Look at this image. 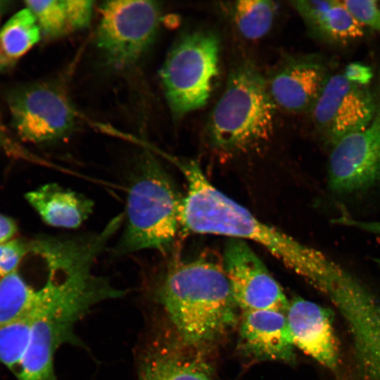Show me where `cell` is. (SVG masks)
Returning a JSON list of instances; mask_svg holds the SVG:
<instances>
[{
	"instance_id": "cell-1",
	"label": "cell",
	"mask_w": 380,
	"mask_h": 380,
	"mask_svg": "<svg viewBox=\"0 0 380 380\" xmlns=\"http://www.w3.org/2000/svg\"><path fill=\"white\" fill-rule=\"evenodd\" d=\"M178 163L187 185L181 200L179 221L186 231L254 241L312 287L316 284L331 260L329 257L260 221L215 188L196 161Z\"/></svg>"
},
{
	"instance_id": "cell-2",
	"label": "cell",
	"mask_w": 380,
	"mask_h": 380,
	"mask_svg": "<svg viewBox=\"0 0 380 380\" xmlns=\"http://www.w3.org/2000/svg\"><path fill=\"white\" fill-rule=\"evenodd\" d=\"M94 268L68 261L51 269L32 312L28 345L16 374L18 380H57L54 355L62 344L77 343L76 323L96 304L125 294Z\"/></svg>"
},
{
	"instance_id": "cell-3",
	"label": "cell",
	"mask_w": 380,
	"mask_h": 380,
	"mask_svg": "<svg viewBox=\"0 0 380 380\" xmlns=\"http://www.w3.org/2000/svg\"><path fill=\"white\" fill-rule=\"evenodd\" d=\"M158 298L179 335L199 346L221 336L236 321V305L222 264L207 258L176 263L160 284Z\"/></svg>"
},
{
	"instance_id": "cell-4",
	"label": "cell",
	"mask_w": 380,
	"mask_h": 380,
	"mask_svg": "<svg viewBox=\"0 0 380 380\" xmlns=\"http://www.w3.org/2000/svg\"><path fill=\"white\" fill-rule=\"evenodd\" d=\"M276 106L267 80L250 61L229 72L224 90L207 122L206 135L213 146L240 151L267 141L274 128Z\"/></svg>"
},
{
	"instance_id": "cell-5",
	"label": "cell",
	"mask_w": 380,
	"mask_h": 380,
	"mask_svg": "<svg viewBox=\"0 0 380 380\" xmlns=\"http://www.w3.org/2000/svg\"><path fill=\"white\" fill-rule=\"evenodd\" d=\"M181 200L158 160L145 153L128 191L126 224L117 253L166 251L177 234Z\"/></svg>"
},
{
	"instance_id": "cell-6",
	"label": "cell",
	"mask_w": 380,
	"mask_h": 380,
	"mask_svg": "<svg viewBox=\"0 0 380 380\" xmlns=\"http://www.w3.org/2000/svg\"><path fill=\"white\" fill-rule=\"evenodd\" d=\"M220 39L207 29L182 34L172 46L160 75L169 108L176 118L203 108L219 74Z\"/></svg>"
},
{
	"instance_id": "cell-7",
	"label": "cell",
	"mask_w": 380,
	"mask_h": 380,
	"mask_svg": "<svg viewBox=\"0 0 380 380\" xmlns=\"http://www.w3.org/2000/svg\"><path fill=\"white\" fill-rule=\"evenodd\" d=\"M160 21L161 10L156 1L103 3L96 42L104 61L118 70L136 64L153 44Z\"/></svg>"
},
{
	"instance_id": "cell-8",
	"label": "cell",
	"mask_w": 380,
	"mask_h": 380,
	"mask_svg": "<svg viewBox=\"0 0 380 380\" xmlns=\"http://www.w3.org/2000/svg\"><path fill=\"white\" fill-rule=\"evenodd\" d=\"M7 102L12 124L21 139L42 143L69 135L77 122L65 92L49 82H35L11 90Z\"/></svg>"
},
{
	"instance_id": "cell-9",
	"label": "cell",
	"mask_w": 380,
	"mask_h": 380,
	"mask_svg": "<svg viewBox=\"0 0 380 380\" xmlns=\"http://www.w3.org/2000/svg\"><path fill=\"white\" fill-rule=\"evenodd\" d=\"M378 106L368 86L353 84L341 73L329 75L310 112L315 127L332 146L369 127Z\"/></svg>"
},
{
	"instance_id": "cell-10",
	"label": "cell",
	"mask_w": 380,
	"mask_h": 380,
	"mask_svg": "<svg viewBox=\"0 0 380 380\" xmlns=\"http://www.w3.org/2000/svg\"><path fill=\"white\" fill-rule=\"evenodd\" d=\"M222 263L237 308L243 312L274 310L286 313L289 302L281 286L243 240L227 241Z\"/></svg>"
},
{
	"instance_id": "cell-11",
	"label": "cell",
	"mask_w": 380,
	"mask_h": 380,
	"mask_svg": "<svg viewBox=\"0 0 380 380\" xmlns=\"http://www.w3.org/2000/svg\"><path fill=\"white\" fill-rule=\"evenodd\" d=\"M379 181L380 105L369 127L332 146L328 163V184L336 194L362 191Z\"/></svg>"
},
{
	"instance_id": "cell-12",
	"label": "cell",
	"mask_w": 380,
	"mask_h": 380,
	"mask_svg": "<svg viewBox=\"0 0 380 380\" xmlns=\"http://www.w3.org/2000/svg\"><path fill=\"white\" fill-rule=\"evenodd\" d=\"M329 73L314 56H289L274 70L267 87L276 107L289 113L310 111Z\"/></svg>"
},
{
	"instance_id": "cell-13",
	"label": "cell",
	"mask_w": 380,
	"mask_h": 380,
	"mask_svg": "<svg viewBox=\"0 0 380 380\" xmlns=\"http://www.w3.org/2000/svg\"><path fill=\"white\" fill-rule=\"evenodd\" d=\"M286 317L295 347L331 372L340 366L333 312L300 297L289 302Z\"/></svg>"
},
{
	"instance_id": "cell-14",
	"label": "cell",
	"mask_w": 380,
	"mask_h": 380,
	"mask_svg": "<svg viewBox=\"0 0 380 380\" xmlns=\"http://www.w3.org/2000/svg\"><path fill=\"white\" fill-rule=\"evenodd\" d=\"M239 334L242 347L256 358L284 362L294 359L296 347L285 312H243Z\"/></svg>"
},
{
	"instance_id": "cell-15",
	"label": "cell",
	"mask_w": 380,
	"mask_h": 380,
	"mask_svg": "<svg viewBox=\"0 0 380 380\" xmlns=\"http://www.w3.org/2000/svg\"><path fill=\"white\" fill-rule=\"evenodd\" d=\"M292 6L316 37L334 44H347L361 38L364 26L341 1L300 0Z\"/></svg>"
},
{
	"instance_id": "cell-16",
	"label": "cell",
	"mask_w": 380,
	"mask_h": 380,
	"mask_svg": "<svg viewBox=\"0 0 380 380\" xmlns=\"http://www.w3.org/2000/svg\"><path fill=\"white\" fill-rule=\"evenodd\" d=\"M25 198L47 224L66 229L79 227L94 207L87 197L53 183L27 192Z\"/></svg>"
},
{
	"instance_id": "cell-17",
	"label": "cell",
	"mask_w": 380,
	"mask_h": 380,
	"mask_svg": "<svg viewBox=\"0 0 380 380\" xmlns=\"http://www.w3.org/2000/svg\"><path fill=\"white\" fill-rule=\"evenodd\" d=\"M25 4L35 18L42 35L47 39L86 28L94 8V1L84 0H30Z\"/></svg>"
},
{
	"instance_id": "cell-18",
	"label": "cell",
	"mask_w": 380,
	"mask_h": 380,
	"mask_svg": "<svg viewBox=\"0 0 380 380\" xmlns=\"http://www.w3.org/2000/svg\"><path fill=\"white\" fill-rule=\"evenodd\" d=\"M139 380H215L200 357L169 349H153L143 361Z\"/></svg>"
},
{
	"instance_id": "cell-19",
	"label": "cell",
	"mask_w": 380,
	"mask_h": 380,
	"mask_svg": "<svg viewBox=\"0 0 380 380\" xmlns=\"http://www.w3.org/2000/svg\"><path fill=\"white\" fill-rule=\"evenodd\" d=\"M41 36L35 18L27 7L11 16L0 27V72L13 68Z\"/></svg>"
},
{
	"instance_id": "cell-20",
	"label": "cell",
	"mask_w": 380,
	"mask_h": 380,
	"mask_svg": "<svg viewBox=\"0 0 380 380\" xmlns=\"http://www.w3.org/2000/svg\"><path fill=\"white\" fill-rule=\"evenodd\" d=\"M42 284L34 287L17 271L0 280V325L18 321L32 313L40 300Z\"/></svg>"
},
{
	"instance_id": "cell-21",
	"label": "cell",
	"mask_w": 380,
	"mask_h": 380,
	"mask_svg": "<svg viewBox=\"0 0 380 380\" xmlns=\"http://www.w3.org/2000/svg\"><path fill=\"white\" fill-rule=\"evenodd\" d=\"M238 32L248 40H257L272 29L279 5L270 0L236 1L227 6Z\"/></svg>"
},
{
	"instance_id": "cell-22",
	"label": "cell",
	"mask_w": 380,
	"mask_h": 380,
	"mask_svg": "<svg viewBox=\"0 0 380 380\" xmlns=\"http://www.w3.org/2000/svg\"><path fill=\"white\" fill-rule=\"evenodd\" d=\"M32 312L18 321L0 325V363L16 374L28 345Z\"/></svg>"
},
{
	"instance_id": "cell-23",
	"label": "cell",
	"mask_w": 380,
	"mask_h": 380,
	"mask_svg": "<svg viewBox=\"0 0 380 380\" xmlns=\"http://www.w3.org/2000/svg\"><path fill=\"white\" fill-rule=\"evenodd\" d=\"M350 13L364 27L380 31V0L341 1Z\"/></svg>"
},
{
	"instance_id": "cell-24",
	"label": "cell",
	"mask_w": 380,
	"mask_h": 380,
	"mask_svg": "<svg viewBox=\"0 0 380 380\" xmlns=\"http://www.w3.org/2000/svg\"><path fill=\"white\" fill-rule=\"evenodd\" d=\"M29 253V242L13 239L0 244V277L17 271L23 258Z\"/></svg>"
},
{
	"instance_id": "cell-25",
	"label": "cell",
	"mask_w": 380,
	"mask_h": 380,
	"mask_svg": "<svg viewBox=\"0 0 380 380\" xmlns=\"http://www.w3.org/2000/svg\"><path fill=\"white\" fill-rule=\"evenodd\" d=\"M342 74L350 82L361 86H368L374 75L369 66L360 62L349 63Z\"/></svg>"
},
{
	"instance_id": "cell-26",
	"label": "cell",
	"mask_w": 380,
	"mask_h": 380,
	"mask_svg": "<svg viewBox=\"0 0 380 380\" xmlns=\"http://www.w3.org/2000/svg\"><path fill=\"white\" fill-rule=\"evenodd\" d=\"M336 224L354 227L380 236V221H365L343 215L334 220Z\"/></svg>"
},
{
	"instance_id": "cell-27",
	"label": "cell",
	"mask_w": 380,
	"mask_h": 380,
	"mask_svg": "<svg viewBox=\"0 0 380 380\" xmlns=\"http://www.w3.org/2000/svg\"><path fill=\"white\" fill-rule=\"evenodd\" d=\"M17 229L13 219L0 213V244L11 240Z\"/></svg>"
},
{
	"instance_id": "cell-28",
	"label": "cell",
	"mask_w": 380,
	"mask_h": 380,
	"mask_svg": "<svg viewBox=\"0 0 380 380\" xmlns=\"http://www.w3.org/2000/svg\"><path fill=\"white\" fill-rule=\"evenodd\" d=\"M13 1L0 0V16L9 10L13 4Z\"/></svg>"
},
{
	"instance_id": "cell-29",
	"label": "cell",
	"mask_w": 380,
	"mask_h": 380,
	"mask_svg": "<svg viewBox=\"0 0 380 380\" xmlns=\"http://www.w3.org/2000/svg\"><path fill=\"white\" fill-rule=\"evenodd\" d=\"M374 262H376V264L380 267V258H374Z\"/></svg>"
},
{
	"instance_id": "cell-30",
	"label": "cell",
	"mask_w": 380,
	"mask_h": 380,
	"mask_svg": "<svg viewBox=\"0 0 380 380\" xmlns=\"http://www.w3.org/2000/svg\"><path fill=\"white\" fill-rule=\"evenodd\" d=\"M334 380H342V379H335Z\"/></svg>"
},
{
	"instance_id": "cell-31",
	"label": "cell",
	"mask_w": 380,
	"mask_h": 380,
	"mask_svg": "<svg viewBox=\"0 0 380 380\" xmlns=\"http://www.w3.org/2000/svg\"><path fill=\"white\" fill-rule=\"evenodd\" d=\"M1 280V279H0Z\"/></svg>"
}]
</instances>
